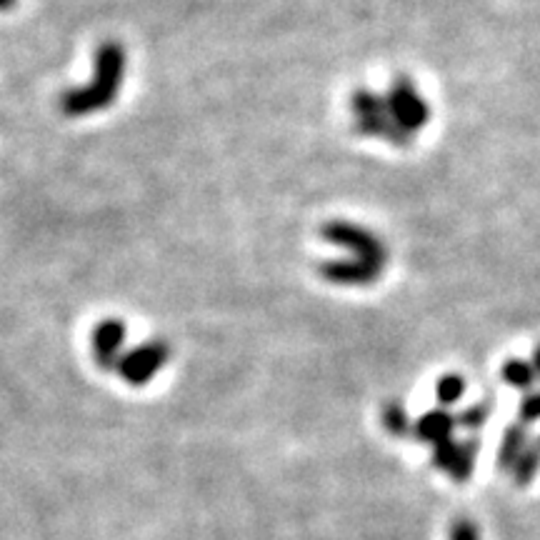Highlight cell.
Segmentation results:
<instances>
[{
  "label": "cell",
  "mask_w": 540,
  "mask_h": 540,
  "mask_svg": "<svg viewBox=\"0 0 540 540\" xmlns=\"http://www.w3.org/2000/svg\"><path fill=\"white\" fill-rule=\"evenodd\" d=\"M350 110H353L355 130L370 138H388L395 145H408L410 140L393 125L388 113V103L373 90H355L350 98Z\"/></svg>",
  "instance_id": "4"
},
{
  "label": "cell",
  "mask_w": 540,
  "mask_h": 540,
  "mask_svg": "<svg viewBox=\"0 0 540 540\" xmlns=\"http://www.w3.org/2000/svg\"><path fill=\"white\" fill-rule=\"evenodd\" d=\"M500 373H503V380L510 385V388L523 390V393H528V390L535 385V378H538L533 363H528V360H518V358H510L508 363L500 368Z\"/></svg>",
  "instance_id": "11"
},
{
  "label": "cell",
  "mask_w": 540,
  "mask_h": 540,
  "mask_svg": "<svg viewBox=\"0 0 540 540\" xmlns=\"http://www.w3.org/2000/svg\"><path fill=\"white\" fill-rule=\"evenodd\" d=\"M465 395V378L455 373L440 375L438 383H435V398H438L440 408H450V405L458 403Z\"/></svg>",
  "instance_id": "13"
},
{
  "label": "cell",
  "mask_w": 540,
  "mask_h": 540,
  "mask_svg": "<svg viewBox=\"0 0 540 540\" xmlns=\"http://www.w3.org/2000/svg\"><path fill=\"white\" fill-rule=\"evenodd\" d=\"M123 75H125V50L120 43L100 45L95 50V68L93 78L83 88H73L63 93L60 98V108L65 115H90L95 110H105L115 98H118L120 88H123Z\"/></svg>",
  "instance_id": "1"
},
{
  "label": "cell",
  "mask_w": 540,
  "mask_h": 540,
  "mask_svg": "<svg viewBox=\"0 0 540 540\" xmlns=\"http://www.w3.org/2000/svg\"><path fill=\"white\" fill-rule=\"evenodd\" d=\"M170 358V345L165 343L163 338H153L145 340L138 348L128 350L123 353V358L118 360V375L133 388H140V385H148L160 370L165 368Z\"/></svg>",
  "instance_id": "5"
},
{
  "label": "cell",
  "mask_w": 540,
  "mask_h": 540,
  "mask_svg": "<svg viewBox=\"0 0 540 540\" xmlns=\"http://www.w3.org/2000/svg\"><path fill=\"white\" fill-rule=\"evenodd\" d=\"M538 473H540V440L535 438V440H530V445L525 448V453L520 455L515 468L510 470V475H513L518 488H528Z\"/></svg>",
  "instance_id": "9"
},
{
  "label": "cell",
  "mask_w": 540,
  "mask_h": 540,
  "mask_svg": "<svg viewBox=\"0 0 540 540\" xmlns=\"http://www.w3.org/2000/svg\"><path fill=\"white\" fill-rule=\"evenodd\" d=\"M455 415L450 413L448 408H435L428 410L425 415H420L413 423V435L420 440V443L435 445L445 438H453V428H455Z\"/></svg>",
  "instance_id": "7"
},
{
  "label": "cell",
  "mask_w": 540,
  "mask_h": 540,
  "mask_svg": "<svg viewBox=\"0 0 540 540\" xmlns=\"http://www.w3.org/2000/svg\"><path fill=\"white\" fill-rule=\"evenodd\" d=\"M528 445H530V435H528V428H525V423L508 425L498 448V468L505 470V473H510Z\"/></svg>",
  "instance_id": "8"
},
{
  "label": "cell",
  "mask_w": 540,
  "mask_h": 540,
  "mask_svg": "<svg viewBox=\"0 0 540 540\" xmlns=\"http://www.w3.org/2000/svg\"><path fill=\"white\" fill-rule=\"evenodd\" d=\"M538 440H540V438H538Z\"/></svg>",
  "instance_id": "20"
},
{
  "label": "cell",
  "mask_w": 540,
  "mask_h": 540,
  "mask_svg": "<svg viewBox=\"0 0 540 540\" xmlns=\"http://www.w3.org/2000/svg\"><path fill=\"white\" fill-rule=\"evenodd\" d=\"M380 420H383V428L388 430L393 438H405V435L413 433V420H410L408 410H405L398 400H390V403L383 405Z\"/></svg>",
  "instance_id": "12"
},
{
  "label": "cell",
  "mask_w": 540,
  "mask_h": 540,
  "mask_svg": "<svg viewBox=\"0 0 540 540\" xmlns=\"http://www.w3.org/2000/svg\"><path fill=\"white\" fill-rule=\"evenodd\" d=\"M15 5V0H0V10H10Z\"/></svg>",
  "instance_id": "19"
},
{
  "label": "cell",
  "mask_w": 540,
  "mask_h": 540,
  "mask_svg": "<svg viewBox=\"0 0 540 540\" xmlns=\"http://www.w3.org/2000/svg\"><path fill=\"white\" fill-rule=\"evenodd\" d=\"M518 415L525 425L533 423V420H540V390L538 393H528L520 400Z\"/></svg>",
  "instance_id": "16"
},
{
  "label": "cell",
  "mask_w": 540,
  "mask_h": 540,
  "mask_svg": "<svg viewBox=\"0 0 540 540\" xmlns=\"http://www.w3.org/2000/svg\"><path fill=\"white\" fill-rule=\"evenodd\" d=\"M125 323L118 318H105L100 320L90 335V348H93V358L100 368L113 370L118 368V360L123 358V345H125Z\"/></svg>",
  "instance_id": "6"
},
{
  "label": "cell",
  "mask_w": 540,
  "mask_h": 540,
  "mask_svg": "<svg viewBox=\"0 0 540 540\" xmlns=\"http://www.w3.org/2000/svg\"><path fill=\"white\" fill-rule=\"evenodd\" d=\"M323 238L328 243L345 248L350 253V260L363 263L368 268L383 273L385 260H388V250H385L383 240L375 233H370L363 225L348 223V220H330L323 228Z\"/></svg>",
  "instance_id": "2"
},
{
  "label": "cell",
  "mask_w": 540,
  "mask_h": 540,
  "mask_svg": "<svg viewBox=\"0 0 540 540\" xmlns=\"http://www.w3.org/2000/svg\"><path fill=\"white\" fill-rule=\"evenodd\" d=\"M385 103H388V113L393 125L408 140H413V135L420 133V130L428 125L430 108L408 75H398V78L393 80L388 95H385Z\"/></svg>",
  "instance_id": "3"
},
{
  "label": "cell",
  "mask_w": 540,
  "mask_h": 540,
  "mask_svg": "<svg viewBox=\"0 0 540 540\" xmlns=\"http://www.w3.org/2000/svg\"><path fill=\"white\" fill-rule=\"evenodd\" d=\"M533 368H535V373L540 375V345L535 348V353H533Z\"/></svg>",
  "instance_id": "18"
},
{
  "label": "cell",
  "mask_w": 540,
  "mask_h": 540,
  "mask_svg": "<svg viewBox=\"0 0 540 540\" xmlns=\"http://www.w3.org/2000/svg\"><path fill=\"white\" fill-rule=\"evenodd\" d=\"M488 418H490V403L483 400V403H473L465 410H460V413L455 415V423L463 430H468V433H478V430H483V425L488 423Z\"/></svg>",
  "instance_id": "14"
},
{
  "label": "cell",
  "mask_w": 540,
  "mask_h": 540,
  "mask_svg": "<svg viewBox=\"0 0 540 540\" xmlns=\"http://www.w3.org/2000/svg\"><path fill=\"white\" fill-rule=\"evenodd\" d=\"M458 453H460V440H455V438L440 440V443L433 445V465L438 470L450 473L455 460H458Z\"/></svg>",
  "instance_id": "15"
},
{
  "label": "cell",
  "mask_w": 540,
  "mask_h": 540,
  "mask_svg": "<svg viewBox=\"0 0 540 540\" xmlns=\"http://www.w3.org/2000/svg\"><path fill=\"white\" fill-rule=\"evenodd\" d=\"M450 540H480L478 525L470 518H458L450 525Z\"/></svg>",
  "instance_id": "17"
},
{
  "label": "cell",
  "mask_w": 540,
  "mask_h": 540,
  "mask_svg": "<svg viewBox=\"0 0 540 540\" xmlns=\"http://www.w3.org/2000/svg\"><path fill=\"white\" fill-rule=\"evenodd\" d=\"M478 453H480V440L478 438H473V435H470V438L460 440L458 460H455L453 470H450V478H453L455 483H458V485L468 483V478L473 475Z\"/></svg>",
  "instance_id": "10"
}]
</instances>
